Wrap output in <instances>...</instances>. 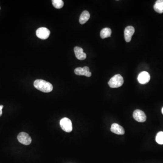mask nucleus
I'll list each match as a JSON object with an SVG mask.
<instances>
[{
  "mask_svg": "<svg viewBox=\"0 0 163 163\" xmlns=\"http://www.w3.org/2000/svg\"><path fill=\"white\" fill-rule=\"evenodd\" d=\"M34 85L37 89L46 93L51 92L53 89V86L51 83L42 79L35 80Z\"/></svg>",
  "mask_w": 163,
  "mask_h": 163,
  "instance_id": "obj_1",
  "label": "nucleus"
},
{
  "mask_svg": "<svg viewBox=\"0 0 163 163\" xmlns=\"http://www.w3.org/2000/svg\"><path fill=\"white\" fill-rule=\"evenodd\" d=\"M124 83L123 77L120 75H116L110 79L108 85L112 88H117L121 87Z\"/></svg>",
  "mask_w": 163,
  "mask_h": 163,
  "instance_id": "obj_2",
  "label": "nucleus"
},
{
  "mask_svg": "<svg viewBox=\"0 0 163 163\" xmlns=\"http://www.w3.org/2000/svg\"><path fill=\"white\" fill-rule=\"evenodd\" d=\"M60 125L61 128L65 132L69 133L73 130L72 122L70 119L66 117L61 119L60 122Z\"/></svg>",
  "mask_w": 163,
  "mask_h": 163,
  "instance_id": "obj_3",
  "label": "nucleus"
},
{
  "mask_svg": "<svg viewBox=\"0 0 163 163\" xmlns=\"http://www.w3.org/2000/svg\"><path fill=\"white\" fill-rule=\"evenodd\" d=\"M37 36L42 40H46L49 38L50 31L45 27H40L37 29L36 32Z\"/></svg>",
  "mask_w": 163,
  "mask_h": 163,
  "instance_id": "obj_4",
  "label": "nucleus"
},
{
  "mask_svg": "<svg viewBox=\"0 0 163 163\" xmlns=\"http://www.w3.org/2000/svg\"><path fill=\"white\" fill-rule=\"evenodd\" d=\"M18 141L25 145H29L32 141L30 136L26 132H20L17 136Z\"/></svg>",
  "mask_w": 163,
  "mask_h": 163,
  "instance_id": "obj_5",
  "label": "nucleus"
},
{
  "mask_svg": "<svg viewBox=\"0 0 163 163\" xmlns=\"http://www.w3.org/2000/svg\"><path fill=\"white\" fill-rule=\"evenodd\" d=\"M75 73L77 75L85 76L88 77H90L92 75V73L90 72L89 68L87 66L83 68H77L75 69Z\"/></svg>",
  "mask_w": 163,
  "mask_h": 163,
  "instance_id": "obj_6",
  "label": "nucleus"
},
{
  "mask_svg": "<svg viewBox=\"0 0 163 163\" xmlns=\"http://www.w3.org/2000/svg\"><path fill=\"white\" fill-rule=\"evenodd\" d=\"M133 118L137 122H144L146 120V116L144 112L140 110H136L133 114Z\"/></svg>",
  "mask_w": 163,
  "mask_h": 163,
  "instance_id": "obj_7",
  "label": "nucleus"
},
{
  "mask_svg": "<svg viewBox=\"0 0 163 163\" xmlns=\"http://www.w3.org/2000/svg\"><path fill=\"white\" fill-rule=\"evenodd\" d=\"M135 33V29L132 26H128L125 28L124 31V37L127 42H129L131 40L132 36Z\"/></svg>",
  "mask_w": 163,
  "mask_h": 163,
  "instance_id": "obj_8",
  "label": "nucleus"
},
{
  "mask_svg": "<svg viewBox=\"0 0 163 163\" xmlns=\"http://www.w3.org/2000/svg\"><path fill=\"white\" fill-rule=\"evenodd\" d=\"M137 79L140 84H146L150 81L151 76L148 72L143 71L139 75Z\"/></svg>",
  "mask_w": 163,
  "mask_h": 163,
  "instance_id": "obj_9",
  "label": "nucleus"
},
{
  "mask_svg": "<svg viewBox=\"0 0 163 163\" xmlns=\"http://www.w3.org/2000/svg\"><path fill=\"white\" fill-rule=\"evenodd\" d=\"M111 130L112 132L117 135H124L125 130L124 128L117 123H113L111 126Z\"/></svg>",
  "mask_w": 163,
  "mask_h": 163,
  "instance_id": "obj_10",
  "label": "nucleus"
},
{
  "mask_svg": "<svg viewBox=\"0 0 163 163\" xmlns=\"http://www.w3.org/2000/svg\"><path fill=\"white\" fill-rule=\"evenodd\" d=\"M74 51L76 57L78 60H84L87 57V55L85 53L83 52V50L82 48L79 47H75L74 48Z\"/></svg>",
  "mask_w": 163,
  "mask_h": 163,
  "instance_id": "obj_11",
  "label": "nucleus"
},
{
  "mask_svg": "<svg viewBox=\"0 0 163 163\" xmlns=\"http://www.w3.org/2000/svg\"><path fill=\"white\" fill-rule=\"evenodd\" d=\"M154 9L158 13H163V0H157L154 5Z\"/></svg>",
  "mask_w": 163,
  "mask_h": 163,
  "instance_id": "obj_12",
  "label": "nucleus"
},
{
  "mask_svg": "<svg viewBox=\"0 0 163 163\" xmlns=\"http://www.w3.org/2000/svg\"><path fill=\"white\" fill-rule=\"evenodd\" d=\"M90 17V13L88 11H83L82 13L80 18H79V22L82 25H83L88 21Z\"/></svg>",
  "mask_w": 163,
  "mask_h": 163,
  "instance_id": "obj_13",
  "label": "nucleus"
},
{
  "mask_svg": "<svg viewBox=\"0 0 163 163\" xmlns=\"http://www.w3.org/2000/svg\"><path fill=\"white\" fill-rule=\"evenodd\" d=\"M112 30L109 28H105L101 31L100 36L102 39L106 38L111 36Z\"/></svg>",
  "mask_w": 163,
  "mask_h": 163,
  "instance_id": "obj_14",
  "label": "nucleus"
},
{
  "mask_svg": "<svg viewBox=\"0 0 163 163\" xmlns=\"http://www.w3.org/2000/svg\"><path fill=\"white\" fill-rule=\"evenodd\" d=\"M52 2L53 6L57 9H61L64 6V2L62 0H53Z\"/></svg>",
  "mask_w": 163,
  "mask_h": 163,
  "instance_id": "obj_15",
  "label": "nucleus"
},
{
  "mask_svg": "<svg viewBox=\"0 0 163 163\" xmlns=\"http://www.w3.org/2000/svg\"><path fill=\"white\" fill-rule=\"evenodd\" d=\"M156 141L160 144H163V132L160 131L156 135Z\"/></svg>",
  "mask_w": 163,
  "mask_h": 163,
  "instance_id": "obj_16",
  "label": "nucleus"
},
{
  "mask_svg": "<svg viewBox=\"0 0 163 163\" xmlns=\"http://www.w3.org/2000/svg\"><path fill=\"white\" fill-rule=\"evenodd\" d=\"M3 105H0V117L2 116V110L3 108Z\"/></svg>",
  "mask_w": 163,
  "mask_h": 163,
  "instance_id": "obj_17",
  "label": "nucleus"
},
{
  "mask_svg": "<svg viewBox=\"0 0 163 163\" xmlns=\"http://www.w3.org/2000/svg\"><path fill=\"white\" fill-rule=\"evenodd\" d=\"M162 114H163V107L162 108Z\"/></svg>",
  "mask_w": 163,
  "mask_h": 163,
  "instance_id": "obj_18",
  "label": "nucleus"
},
{
  "mask_svg": "<svg viewBox=\"0 0 163 163\" xmlns=\"http://www.w3.org/2000/svg\"><path fill=\"white\" fill-rule=\"evenodd\" d=\"M0 9H1V8H0Z\"/></svg>",
  "mask_w": 163,
  "mask_h": 163,
  "instance_id": "obj_19",
  "label": "nucleus"
}]
</instances>
